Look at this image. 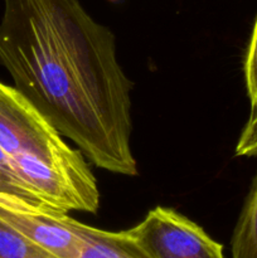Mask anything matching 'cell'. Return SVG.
Returning a JSON list of instances; mask_svg holds the SVG:
<instances>
[{
	"mask_svg": "<svg viewBox=\"0 0 257 258\" xmlns=\"http://www.w3.org/2000/svg\"><path fill=\"white\" fill-rule=\"evenodd\" d=\"M111 2H116V0H111Z\"/></svg>",
	"mask_w": 257,
	"mask_h": 258,
	"instance_id": "cell-12",
	"label": "cell"
},
{
	"mask_svg": "<svg viewBox=\"0 0 257 258\" xmlns=\"http://www.w3.org/2000/svg\"><path fill=\"white\" fill-rule=\"evenodd\" d=\"M83 244L77 258H150L125 231L110 232L87 226L75 219Z\"/></svg>",
	"mask_w": 257,
	"mask_h": 258,
	"instance_id": "cell-6",
	"label": "cell"
},
{
	"mask_svg": "<svg viewBox=\"0 0 257 258\" xmlns=\"http://www.w3.org/2000/svg\"><path fill=\"white\" fill-rule=\"evenodd\" d=\"M234 153L237 156H257V111L249 115Z\"/></svg>",
	"mask_w": 257,
	"mask_h": 258,
	"instance_id": "cell-11",
	"label": "cell"
},
{
	"mask_svg": "<svg viewBox=\"0 0 257 258\" xmlns=\"http://www.w3.org/2000/svg\"><path fill=\"white\" fill-rule=\"evenodd\" d=\"M244 81H246L247 96H248L251 113L257 111V17L252 29L251 39L244 58Z\"/></svg>",
	"mask_w": 257,
	"mask_h": 258,
	"instance_id": "cell-10",
	"label": "cell"
},
{
	"mask_svg": "<svg viewBox=\"0 0 257 258\" xmlns=\"http://www.w3.org/2000/svg\"><path fill=\"white\" fill-rule=\"evenodd\" d=\"M125 233L150 258H224L223 244L168 207L153 208Z\"/></svg>",
	"mask_w": 257,
	"mask_h": 258,
	"instance_id": "cell-4",
	"label": "cell"
},
{
	"mask_svg": "<svg viewBox=\"0 0 257 258\" xmlns=\"http://www.w3.org/2000/svg\"><path fill=\"white\" fill-rule=\"evenodd\" d=\"M0 148L9 159L33 156L60 160L78 150L65 143L54 126L14 87L0 82Z\"/></svg>",
	"mask_w": 257,
	"mask_h": 258,
	"instance_id": "cell-3",
	"label": "cell"
},
{
	"mask_svg": "<svg viewBox=\"0 0 257 258\" xmlns=\"http://www.w3.org/2000/svg\"><path fill=\"white\" fill-rule=\"evenodd\" d=\"M0 219L55 258H77L83 241L68 213L15 203L0 197Z\"/></svg>",
	"mask_w": 257,
	"mask_h": 258,
	"instance_id": "cell-5",
	"label": "cell"
},
{
	"mask_svg": "<svg viewBox=\"0 0 257 258\" xmlns=\"http://www.w3.org/2000/svg\"><path fill=\"white\" fill-rule=\"evenodd\" d=\"M9 161L20 180L47 208L59 213H97L100 190L80 149L73 156L60 160L17 156Z\"/></svg>",
	"mask_w": 257,
	"mask_h": 258,
	"instance_id": "cell-2",
	"label": "cell"
},
{
	"mask_svg": "<svg viewBox=\"0 0 257 258\" xmlns=\"http://www.w3.org/2000/svg\"><path fill=\"white\" fill-rule=\"evenodd\" d=\"M231 248L232 258H257V174L234 227Z\"/></svg>",
	"mask_w": 257,
	"mask_h": 258,
	"instance_id": "cell-7",
	"label": "cell"
},
{
	"mask_svg": "<svg viewBox=\"0 0 257 258\" xmlns=\"http://www.w3.org/2000/svg\"><path fill=\"white\" fill-rule=\"evenodd\" d=\"M0 197L15 203L49 209L27 188L13 169L9 158L0 148ZM52 211V209H50Z\"/></svg>",
	"mask_w": 257,
	"mask_h": 258,
	"instance_id": "cell-8",
	"label": "cell"
},
{
	"mask_svg": "<svg viewBox=\"0 0 257 258\" xmlns=\"http://www.w3.org/2000/svg\"><path fill=\"white\" fill-rule=\"evenodd\" d=\"M0 258H55L0 219Z\"/></svg>",
	"mask_w": 257,
	"mask_h": 258,
	"instance_id": "cell-9",
	"label": "cell"
},
{
	"mask_svg": "<svg viewBox=\"0 0 257 258\" xmlns=\"http://www.w3.org/2000/svg\"><path fill=\"white\" fill-rule=\"evenodd\" d=\"M0 64L22 93L86 158L135 176L131 90L110 28L80 0H4Z\"/></svg>",
	"mask_w": 257,
	"mask_h": 258,
	"instance_id": "cell-1",
	"label": "cell"
}]
</instances>
